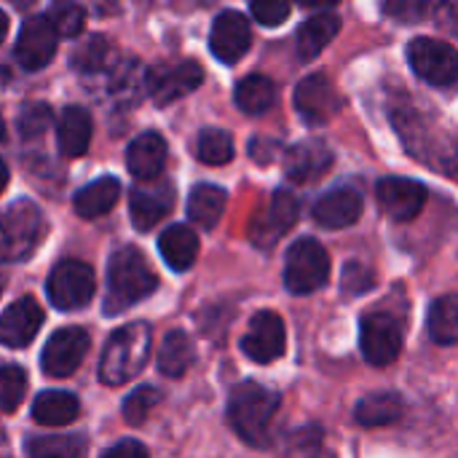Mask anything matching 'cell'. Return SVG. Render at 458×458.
<instances>
[{
  "mask_svg": "<svg viewBox=\"0 0 458 458\" xmlns=\"http://www.w3.org/2000/svg\"><path fill=\"white\" fill-rule=\"evenodd\" d=\"M392 123L411 156H416L429 169L458 177V145L429 118H424V113L416 107H394Z\"/></svg>",
  "mask_w": 458,
  "mask_h": 458,
  "instance_id": "cell-1",
  "label": "cell"
},
{
  "mask_svg": "<svg viewBox=\"0 0 458 458\" xmlns=\"http://www.w3.org/2000/svg\"><path fill=\"white\" fill-rule=\"evenodd\" d=\"M282 405V397L255 381H244L231 392L228 424L252 448L271 445V424Z\"/></svg>",
  "mask_w": 458,
  "mask_h": 458,
  "instance_id": "cell-2",
  "label": "cell"
},
{
  "mask_svg": "<svg viewBox=\"0 0 458 458\" xmlns=\"http://www.w3.org/2000/svg\"><path fill=\"white\" fill-rule=\"evenodd\" d=\"M158 284V276L148 266L145 255L137 247H121L113 252L107 266V295L105 314L115 317L123 309L145 301Z\"/></svg>",
  "mask_w": 458,
  "mask_h": 458,
  "instance_id": "cell-3",
  "label": "cell"
},
{
  "mask_svg": "<svg viewBox=\"0 0 458 458\" xmlns=\"http://www.w3.org/2000/svg\"><path fill=\"white\" fill-rule=\"evenodd\" d=\"M150 327L145 322L123 325L110 335L99 360V381L107 386H121L142 373L150 357Z\"/></svg>",
  "mask_w": 458,
  "mask_h": 458,
  "instance_id": "cell-4",
  "label": "cell"
},
{
  "mask_svg": "<svg viewBox=\"0 0 458 458\" xmlns=\"http://www.w3.org/2000/svg\"><path fill=\"white\" fill-rule=\"evenodd\" d=\"M43 236V215L30 199L11 201L0 209V263L27 260Z\"/></svg>",
  "mask_w": 458,
  "mask_h": 458,
  "instance_id": "cell-5",
  "label": "cell"
},
{
  "mask_svg": "<svg viewBox=\"0 0 458 458\" xmlns=\"http://www.w3.org/2000/svg\"><path fill=\"white\" fill-rule=\"evenodd\" d=\"M330 279V255L317 239H298L284 258V287L293 295H309Z\"/></svg>",
  "mask_w": 458,
  "mask_h": 458,
  "instance_id": "cell-6",
  "label": "cell"
},
{
  "mask_svg": "<svg viewBox=\"0 0 458 458\" xmlns=\"http://www.w3.org/2000/svg\"><path fill=\"white\" fill-rule=\"evenodd\" d=\"M97 290V279L91 266L81 263V260H59L46 282V293L48 301L59 309V311H78L83 309Z\"/></svg>",
  "mask_w": 458,
  "mask_h": 458,
  "instance_id": "cell-7",
  "label": "cell"
},
{
  "mask_svg": "<svg viewBox=\"0 0 458 458\" xmlns=\"http://www.w3.org/2000/svg\"><path fill=\"white\" fill-rule=\"evenodd\" d=\"M408 62L421 81H427L437 89L458 86V51L443 40H435V38L411 40Z\"/></svg>",
  "mask_w": 458,
  "mask_h": 458,
  "instance_id": "cell-8",
  "label": "cell"
},
{
  "mask_svg": "<svg viewBox=\"0 0 458 458\" xmlns=\"http://www.w3.org/2000/svg\"><path fill=\"white\" fill-rule=\"evenodd\" d=\"M360 346L370 365L386 368L403 352V325L386 311L365 314L360 322Z\"/></svg>",
  "mask_w": 458,
  "mask_h": 458,
  "instance_id": "cell-9",
  "label": "cell"
},
{
  "mask_svg": "<svg viewBox=\"0 0 458 458\" xmlns=\"http://www.w3.org/2000/svg\"><path fill=\"white\" fill-rule=\"evenodd\" d=\"M89 346H91V338H89V333L83 327H62V330H56L46 341L43 354H40L43 373L51 376V378L72 376L81 368Z\"/></svg>",
  "mask_w": 458,
  "mask_h": 458,
  "instance_id": "cell-10",
  "label": "cell"
},
{
  "mask_svg": "<svg viewBox=\"0 0 458 458\" xmlns=\"http://www.w3.org/2000/svg\"><path fill=\"white\" fill-rule=\"evenodd\" d=\"M341 107H344V99H341L335 83L322 72L303 78L295 89V110L311 126L327 123L330 118H335L341 113Z\"/></svg>",
  "mask_w": 458,
  "mask_h": 458,
  "instance_id": "cell-11",
  "label": "cell"
},
{
  "mask_svg": "<svg viewBox=\"0 0 458 458\" xmlns=\"http://www.w3.org/2000/svg\"><path fill=\"white\" fill-rule=\"evenodd\" d=\"M284 346H287V333L282 317L274 311H258L250 322L247 335L242 338V352L252 362L268 365L284 354Z\"/></svg>",
  "mask_w": 458,
  "mask_h": 458,
  "instance_id": "cell-12",
  "label": "cell"
},
{
  "mask_svg": "<svg viewBox=\"0 0 458 458\" xmlns=\"http://www.w3.org/2000/svg\"><path fill=\"white\" fill-rule=\"evenodd\" d=\"M174 207V185L166 180H140V185L131 191L129 212L137 231H150L156 223H161Z\"/></svg>",
  "mask_w": 458,
  "mask_h": 458,
  "instance_id": "cell-13",
  "label": "cell"
},
{
  "mask_svg": "<svg viewBox=\"0 0 458 458\" xmlns=\"http://www.w3.org/2000/svg\"><path fill=\"white\" fill-rule=\"evenodd\" d=\"M56 40H59V32L54 30L48 16H30L19 30V40L13 48L16 62L24 70L46 67L56 54Z\"/></svg>",
  "mask_w": 458,
  "mask_h": 458,
  "instance_id": "cell-14",
  "label": "cell"
},
{
  "mask_svg": "<svg viewBox=\"0 0 458 458\" xmlns=\"http://www.w3.org/2000/svg\"><path fill=\"white\" fill-rule=\"evenodd\" d=\"M298 220V201L287 191H276L268 201V207L252 220L250 239L260 250H271Z\"/></svg>",
  "mask_w": 458,
  "mask_h": 458,
  "instance_id": "cell-15",
  "label": "cell"
},
{
  "mask_svg": "<svg viewBox=\"0 0 458 458\" xmlns=\"http://www.w3.org/2000/svg\"><path fill=\"white\" fill-rule=\"evenodd\" d=\"M376 196L381 209L397 223L416 220L427 204V188L408 177H384L376 188Z\"/></svg>",
  "mask_w": 458,
  "mask_h": 458,
  "instance_id": "cell-16",
  "label": "cell"
},
{
  "mask_svg": "<svg viewBox=\"0 0 458 458\" xmlns=\"http://www.w3.org/2000/svg\"><path fill=\"white\" fill-rule=\"evenodd\" d=\"M204 81V70L199 62H177L172 67H156L148 72V91L156 105H169L191 91H196Z\"/></svg>",
  "mask_w": 458,
  "mask_h": 458,
  "instance_id": "cell-17",
  "label": "cell"
},
{
  "mask_svg": "<svg viewBox=\"0 0 458 458\" xmlns=\"http://www.w3.org/2000/svg\"><path fill=\"white\" fill-rule=\"evenodd\" d=\"M250 43H252L250 21L239 11L217 13V19L212 21V32H209V48L220 62L225 64L239 62L250 51Z\"/></svg>",
  "mask_w": 458,
  "mask_h": 458,
  "instance_id": "cell-18",
  "label": "cell"
},
{
  "mask_svg": "<svg viewBox=\"0 0 458 458\" xmlns=\"http://www.w3.org/2000/svg\"><path fill=\"white\" fill-rule=\"evenodd\" d=\"M40 325H43V309L38 306L35 298L24 295V298L13 301L3 311V317H0V344L11 346V349H21L38 335Z\"/></svg>",
  "mask_w": 458,
  "mask_h": 458,
  "instance_id": "cell-19",
  "label": "cell"
},
{
  "mask_svg": "<svg viewBox=\"0 0 458 458\" xmlns=\"http://www.w3.org/2000/svg\"><path fill=\"white\" fill-rule=\"evenodd\" d=\"M333 166V150L322 140H301L284 150V174L293 182H314Z\"/></svg>",
  "mask_w": 458,
  "mask_h": 458,
  "instance_id": "cell-20",
  "label": "cell"
},
{
  "mask_svg": "<svg viewBox=\"0 0 458 458\" xmlns=\"http://www.w3.org/2000/svg\"><path fill=\"white\" fill-rule=\"evenodd\" d=\"M362 215V196L352 188H335L314 204V220L322 228H349Z\"/></svg>",
  "mask_w": 458,
  "mask_h": 458,
  "instance_id": "cell-21",
  "label": "cell"
},
{
  "mask_svg": "<svg viewBox=\"0 0 458 458\" xmlns=\"http://www.w3.org/2000/svg\"><path fill=\"white\" fill-rule=\"evenodd\" d=\"M126 166L137 180H153L166 166V142L158 131H145L131 140L126 150Z\"/></svg>",
  "mask_w": 458,
  "mask_h": 458,
  "instance_id": "cell-22",
  "label": "cell"
},
{
  "mask_svg": "<svg viewBox=\"0 0 458 458\" xmlns=\"http://www.w3.org/2000/svg\"><path fill=\"white\" fill-rule=\"evenodd\" d=\"M56 142H59L62 156L67 158L83 156L91 142V115L78 105L64 107L56 123Z\"/></svg>",
  "mask_w": 458,
  "mask_h": 458,
  "instance_id": "cell-23",
  "label": "cell"
},
{
  "mask_svg": "<svg viewBox=\"0 0 458 458\" xmlns=\"http://www.w3.org/2000/svg\"><path fill=\"white\" fill-rule=\"evenodd\" d=\"M158 252L172 271H188L199 258V236L188 225H169L158 239Z\"/></svg>",
  "mask_w": 458,
  "mask_h": 458,
  "instance_id": "cell-24",
  "label": "cell"
},
{
  "mask_svg": "<svg viewBox=\"0 0 458 458\" xmlns=\"http://www.w3.org/2000/svg\"><path fill=\"white\" fill-rule=\"evenodd\" d=\"M81 413V403L70 392L48 389L40 392L32 403V419L43 427H64L72 424Z\"/></svg>",
  "mask_w": 458,
  "mask_h": 458,
  "instance_id": "cell-25",
  "label": "cell"
},
{
  "mask_svg": "<svg viewBox=\"0 0 458 458\" xmlns=\"http://www.w3.org/2000/svg\"><path fill=\"white\" fill-rule=\"evenodd\" d=\"M121 196V185L115 177H99L89 185H83L75 199H72V207L81 217L86 220H94V217H102L105 212H110L115 207Z\"/></svg>",
  "mask_w": 458,
  "mask_h": 458,
  "instance_id": "cell-26",
  "label": "cell"
},
{
  "mask_svg": "<svg viewBox=\"0 0 458 458\" xmlns=\"http://www.w3.org/2000/svg\"><path fill=\"white\" fill-rule=\"evenodd\" d=\"M403 397L394 394V392H373V394H365L357 408H354V419L360 427H389L394 421H400L403 416Z\"/></svg>",
  "mask_w": 458,
  "mask_h": 458,
  "instance_id": "cell-27",
  "label": "cell"
},
{
  "mask_svg": "<svg viewBox=\"0 0 458 458\" xmlns=\"http://www.w3.org/2000/svg\"><path fill=\"white\" fill-rule=\"evenodd\" d=\"M338 30H341V19L335 13H317V16H311L298 30V56L303 62L317 59L325 51V46L338 35Z\"/></svg>",
  "mask_w": 458,
  "mask_h": 458,
  "instance_id": "cell-28",
  "label": "cell"
},
{
  "mask_svg": "<svg viewBox=\"0 0 458 458\" xmlns=\"http://www.w3.org/2000/svg\"><path fill=\"white\" fill-rule=\"evenodd\" d=\"M225 201H228V196H225L223 188L209 185V182L196 185L191 191V196H188V217H191V223L212 231L220 223L223 212H225Z\"/></svg>",
  "mask_w": 458,
  "mask_h": 458,
  "instance_id": "cell-29",
  "label": "cell"
},
{
  "mask_svg": "<svg viewBox=\"0 0 458 458\" xmlns=\"http://www.w3.org/2000/svg\"><path fill=\"white\" fill-rule=\"evenodd\" d=\"M236 107L247 115H263L274 107L276 102V86L271 78L255 72V75H247L244 81H239L236 86Z\"/></svg>",
  "mask_w": 458,
  "mask_h": 458,
  "instance_id": "cell-30",
  "label": "cell"
},
{
  "mask_svg": "<svg viewBox=\"0 0 458 458\" xmlns=\"http://www.w3.org/2000/svg\"><path fill=\"white\" fill-rule=\"evenodd\" d=\"M196 360V352H193V344L191 338L182 333V330H172L164 344H161V352H158V370L169 378H180L188 373V368L193 365Z\"/></svg>",
  "mask_w": 458,
  "mask_h": 458,
  "instance_id": "cell-31",
  "label": "cell"
},
{
  "mask_svg": "<svg viewBox=\"0 0 458 458\" xmlns=\"http://www.w3.org/2000/svg\"><path fill=\"white\" fill-rule=\"evenodd\" d=\"M427 330L435 344L454 346L458 344V295L437 298L427 317Z\"/></svg>",
  "mask_w": 458,
  "mask_h": 458,
  "instance_id": "cell-32",
  "label": "cell"
},
{
  "mask_svg": "<svg viewBox=\"0 0 458 458\" xmlns=\"http://www.w3.org/2000/svg\"><path fill=\"white\" fill-rule=\"evenodd\" d=\"M148 91V72L137 59H126L118 64L113 75V94L121 105H137Z\"/></svg>",
  "mask_w": 458,
  "mask_h": 458,
  "instance_id": "cell-33",
  "label": "cell"
},
{
  "mask_svg": "<svg viewBox=\"0 0 458 458\" xmlns=\"http://www.w3.org/2000/svg\"><path fill=\"white\" fill-rule=\"evenodd\" d=\"M27 454L38 458H75L86 454V443L78 435H51V437H35L27 443Z\"/></svg>",
  "mask_w": 458,
  "mask_h": 458,
  "instance_id": "cell-34",
  "label": "cell"
},
{
  "mask_svg": "<svg viewBox=\"0 0 458 458\" xmlns=\"http://www.w3.org/2000/svg\"><path fill=\"white\" fill-rule=\"evenodd\" d=\"M196 153L209 166H223L233 158V140L223 129H204L196 142Z\"/></svg>",
  "mask_w": 458,
  "mask_h": 458,
  "instance_id": "cell-35",
  "label": "cell"
},
{
  "mask_svg": "<svg viewBox=\"0 0 458 458\" xmlns=\"http://www.w3.org/2000/svg\"><path fill=\"white\" fill-rule=\"evenodd\" d=\"M107 62H110V43L102 35L86 38L70 56V64L78 72H99L107 67Z\"/></svg>",
  "mask_w": 458,
  "mask_h": 458,
  "instance_id": "cell-36",
  "label": "cell"
},
{
  "mask_svg": "<svg viewBox=\"0 0 458 458\" xmlns=\"http://www.w3.org/2000/svg\"><path fill=\"white\" fill-rule=\"evenodd\" d=\"M48 21L62 38H75L86 27V8L75 0H54L48 8Z\"/></svg>",
  "mask_w": 458,
  "mask_h": 458,
  "instance_id": "cell-37",
  "label": "cell"
},
{
  "mask_svg": "<svg viewBox=\"0 0 458 458\" xmlns=\"http://www.w3.org/2000/svg\"><path fill=\"white\" fill-rule=\"evenodd\" d=\"M27 394V376L16 365L0 368V413H11L21 405Z\"/></svg>",
  "mask_w": 458,
  "mask_h": 458,
  "instance_id": "cell-38",
  "label": "cell"
},
{
  "mask_svg": "<svg viewBox=\"0 0 458 458\" xmlns=\"http://www.w3.org/2000/svg\"><path fill=\"white\" fill-rule=\"evenodd\" d=\"M158 403H161V392L156 386H140V389H134L126 397V403H123V419H126V424L140 427Z\"/></svg>",
  "mask_w": 458,
  "mask_h": 458,
  "instance_id": "cell-39",
  "label": "cell"
},
{
  "mask_svg": "<svg viewBox=\"0 0 458 458\" xmlns=\"http://www.w3.org/2000/svg\"><path fill=\"white\" fill-rule=\"evenodd\" d=\"M435 11V0H384V13L405 21V24H416L429 19Z\"/></svg>",
  "mask_w": 458,
  "mask_h": 458,
  "instance_id": "cell-40",
  "label": "cell"
},
{
  "mask_svg": "<svg viewBox=\"0 0 458 458\" xmlns=\"http://www.w3.org/2000/svg\"><path fill=\"white\" fill-rule=\"evenodd\" d=\"M51 123V107L43 105V102H30L21 107L19 118H16V129L21 137L32 140V137H40Z\"/></svg>",
  "mask_w": 458,
  "mask_h": 458,
  "instance_id": "cell-41",
  "label": "cell"
},
{
  "mask_svg": "<svg viewBox=\"0 0 458 458\" xmlns=\"http://www.w3.org/2000/svg\"><path fill=\"white\" fill-rule=\"evenodd\" d=\"M373 282H376V276H373V271H370L368 266H362V263H357V260H349V263H346L344 279H341L344 295H352V298L365 295V293L373 287Z\"/></svg>",
  "mask_w": 458,
  "mask_h": 458,
  "instance_id": "cell-42",
  "label": "cell"
},
{
  "mask_svg": "<svg viewBox=\"0 0 458 458\" xmlns=\"http://www.w3.org/2000/svg\"><path fill=\"white\" fill-rule=\"evenodd\" d=\"M252 16L266 27H279L290 16V0H250Z\"/></svg>",
  "mask_w": 458,
  "mask_h": 458,
  "instance_id": "cell-43",
  "label": "cell"
},
{
  "mask_svg": "<svg viewBox=\"0 0 458 458\" xmlns=\"http://www.w3.org/2000/svg\"><path fill=\"white\" fill-rule=\"evenodd\" d=\"M276 150H279V142L274 137H255L250 142V156L258 164H271L276 158Z\"/></svg>",
  "mask_w": 458,
  "mask_h": 458,
  "instance_id": "cell-44",
  "label": "cell"
},
{
  "mask_svg": "<svg viewBox=\"0 0 458 458\" xmlns=\"http://www.w3.org/2000/svg\"><path fill=\"white\" fill-rule=\"evenodd\" d=\"M105 456H107V458H115V456L145 458V456H148V448H145L142 443H137V440H121L118 445L107 448V451H105Z\"/></svg>",
  "mask_w": 458,
  "mask_h": 458,
  "instance_id": "cell-45",
  "label": "cell"
},
{
  "mask_svg": "<svg viewBox=\"0 0 458 458\" xmlns=\"http://www.w3.org/2000/svg\"><path fill=\"white\" fill-rule=\"evenodd\" d=\"M440 21L458 35V0H443L440 3Z\"/></svg>",
  "mask_w": 458,
  "mask_h": 458,
  "instance_id": "cell-46",
  "label": "cell"
},
{
  "mask_svg": "<svg viewBox=\"0 0 458 458\" xmlns=\"http://www.w3.org/2000/svg\"><path fill=\"white\" fill-rule=\"evenodd\" d=\"M301 5H306V8H333L338 0H298Z\"/></svg>",
  "mask_w": 458,
  "mask_h": 458,
  "instance_id": "cell-47",
  "label": "cell"
},
{
  "mask_svg": "<svg viewBox=\"0 0 458 458\" xmlns=\"http://www.w3.org/2000/svg\"><path fill=\"white\" fill-rule=\"evenodd\" d=\"M5 185H8V166H5V161L0 158V193L5 191Z\"/></svg>",
  "mask_w": 458,
  "mask_h": 458,
  "instance_id": "cell-48",
  "label": "cell"
},
{
  "mask_svg": "<svg viewBox=\"0 0 458 458\" xmlns=\"http://www.w3.org/2000/svg\"><path fill=\"white\" fill-rule=\"evenodd\" d=\"M5 32H8V16L5 11H0V43L5 40Z\"/></svg>",
  "mask_w": 458,
  "mask_h": 458,
  "instance_id": "cell-49",
  "label": "cell"
},
{
  "mask_svg": "<svg viewBox=\"0 0 458 458\" xmlns=\"http://www.w3.org/2000/svg\"><path fill=\"white\" fill-rule=\"evenodd\" d=\"M5 137V123H3V115H0V140Z\"/></svg>",
  "mask_w": 458,
  "mask_h": 458,
  "instance_id": "cell-50",
  "label": "cell"
},
{
  "mask_svg": "<svg viewBox=\"0 0 458 458\" xmlns=\"http://www.w3.org/2000/svg\"><path fill=\"white\" fill-rule=\"evenodd\" d=\"M3 451H5V435L0 432V454H3Z\"/></svg>",
  "mask_w": 458,
  "mask_h": 458,
  "instance_id": "cell-51",
  "label": "cell"
},
{
  "mask_svg": "<svg viewBox=\"0 0 458 458\" xmlns=\"http://www.w3.org/2000/svg\"><path fill=\"white\" fill-rule=\"evenodd\" d=\"M3 282H5V279H3V274H0V293H3Z\"/></svg>",
  "mask_w": 458,
  "mask_h": 458,
  "instance_id": "cell-52",
  "label": "cell"
}]
</instances>
